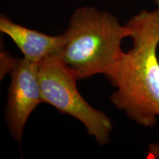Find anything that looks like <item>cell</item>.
Here are the masks:
<instances>
[{"instance_id": "cell-1", "label": "cell", "mask_w": 159, "mask_h": 159, "mask_svg": "<svg viewBox=\"0 0 159 159\" xmlns=\"http://www.w3.org/2000/svg\"><path fill=\"white\" fill-rule=\"evenodd\" d=\"M126 25L131 29L133 47L124 52L108 79L116 89L111 101L139 125L152 128L159 116V12L144 10Z\"/></svg>"}, {"instance_id": "cell-2", "label": "cell", "mask_w": 159, "mask_h": 159, "mask_svg": "<svg viewBox=\"0 0 159 159\" xmlns=\"http://www.w3.org/2000/svg\"><path fill=\"white\" fill-rule=\"evenodd\" d=\"M63 34L66 42L59 57L79 80L99 74L109 79L122 59V41L130 36L131 29L108 12L84 6L74 11Z\"/></svg>"}, {"instance_id": "cell-3", "label": "cell", "mask_w": 159, "mask_h": 159, "mask_svg": "<svg viewBox=\"0 0 159 159\" xmlns=\"http://www.w3.org/2000/svg\"><path fill=\"white\" fill-rule=\"evenodd\" d=\"M39 76L43 103L82 122L89 135L100 146L110 142L113 124L102 111L93 108L80 94L77 75L58 55L47 57L39 63Z\"/></svg>"}, {"instance_id": "cell-4", "label": "cell", "mask_w": 159, "mask_h": 159, "mask_svg": "<svg viewBox=\"0 0 159 159\" xmlns=\"http://www.w3.org/2000/svg\"><path fill=\"white\" fill-rule=\"evenodd\" d=\"M11 77L8 87L6 116L10 134L18 142L30 115L43 103L39 76V63L25 58H16L9 71Z\"/></svg>"}, {"instance_id": "cell-5", "label": "cell", "mask_w": 159, "mask_h": 159, "mask_svg": "<svg viewBox=\"0 0 159 159\" xmlns=\"http://www.w3.org/2000/svg\"><path fill=\"white\" fill-rule=\"evenodd\" d=\"M0 31L11 38L24 58L35 63L53 55L59 56L66 42L64 34L47 35L16 23L4 14L0 16Z\"/></svg>"}, {"instance_id": "cell-6", "label": "cell", "mask_w": 159, "mask_h": 159, "mask_svg": "<svg viewBox=\"0 0 159 159\" xmlns=\"http://www.w3.org/2000/svg\"><path fill=\"white\" fill-rule=\"evenodd\" d=\"M148 158H159V144H150L149 146Z\"/></svg>"}, {"instance_id": "cell-7", "label": "cell", "mask_w": 159, "mask_h": 159, "mask_svg": "<svg viewBox=\"0 0 159 159\" xmlns=\"http://www.w3.org/2000/svg\"><path fill=\"white\" fill-rule=\"evenodd\" d=\"M155 1V3H156V5L157 6V10H158V12H159V0H154Z\"/></svg>"}]
</instances>
